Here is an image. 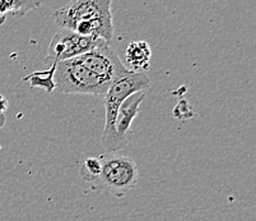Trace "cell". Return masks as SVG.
<instances>
[{
  "instance_id": "obj_7",
  "label": "cell",
  "mask_w": 256,
  "mask_h": 221,
  "mask_svg": "<svg viewBox=\"0 0 256 221\" xmlns=\"http://www.w3.org/2000/svg\"><path fill=\"white\" fill-rule=\"evenodd\" d=\"M144 99H146V92L142 91V92H136V94L129 96L121 104L118 118H116V133H118V138L122 141H126L125 136L132 128V120L136 119L139 114V108Z\"/></svg>"
},
{
  "instance_id": "obj_6",
  "label": "cell",
  "mask_w": 256,
  "mask_h": 221,
  "mask_svg": "<svg viewBox=\"0 0 256 221\" xmlns=\"http://www.w3.org/2000/svg\"><path fill=\"white\" fill-rule=\"evenodd\" d=\"M102 41L104 40L82 36L70 30L59 29L55 32L48 45L46 63L51 67L65 60L78 58L96 48Z\"/></svg>"
},
{
  "instance_id": "obj_8",
  "label": "cell",
  "mask_w": 256,
  "mask_h": 221,
  "mask_svg": "<svg viewBox=\"0 0 256 221\" xmlns=\"http://www.w3.org/2000/svg\"><path fill=\"white\" fill-rule=\"evenodd\" d=\"M150 58H152V49L150 44L144 40L132 41L125 51L124 66L130 72L144 73L150 69Z\"/></svg>"
},
{
  "instance_id": "obj_1",
  "label": "cell",
  "mask_w": 256,
  "mask_h": 221,
  "mask_svg": "<svg viewBox=\"0 0 256 221\" xmlns=\"http://www.w3.org/2000/svg\"><path fill=\"white\" fill-rule=\"evenodd\" d=\"M111 7V0H73L54 12L52 20L59 29L110 43L115 32Z\"/></svg>"
},
{
  "instance_id": "obj_2",
  "label": "cell",
  "mask_w": 256,
  "mask_h": 221,
  "mask_svg": "<svg viewBox=\"0 0 256 221\" xmlns=\"http://www.w3.org/2000/svg\"><path fill=\"white\" fill-rule=\"evenodd\" d=\"M150 85V81L146 73L128 72L125 76L114 81L104 94V104L106 120H104L101 142L108 153L116 152L128 145V142L118 138L116 133V118H118L121 104L136 92H142V91L146 92Z\"/></svg>"
},
{
  "instance_id": "obj_10",
  "label": "cell",
  "mask_w": 256,
  "mask_h": 221,
  "mask_svg": "<svg viewBox=\"0 0 256 221\" xmlns=\"http://www.w3.org/2000/svg\"><path fill=\"white\" fill-rule=\"evenodd\" d=\"M55 69H56V66H51L48 71L34 72V73H31L30 76L24 77L22 81H30L31 88L38 87L45 90L46 92H52L54 88H56V86H55V80H54Z\"/></svg>"
},
{
  "instance_id": "obj_5",
  "label": "cell",
  "mask_w": 256,
  "mask_h": 221,
  "mask_svg": "<svg viewBox=\"0 0 256 221\" xmlns=\"http://www.w3.org/2000/svg\"><path fill=\"white\" fill-rule=\"evenodd\" d=\"M76 59L107 85H111L114 81L118 80L120 77L130 72L107 41H102L96 48L87 51Z\"/></svg>"
},
{
  "instance_id": "obj_4",
  "label": "cell",
  "mask_w": 256,
  "mask_h": 221,
  "mask_svg": "<svg viewBox=\"0 0 256 221\" xmlns=\"http://www.w3.org/2000/svg\"><path fill=\"white\" fill-rule=\"evenodd\" d=\"M55 86L64 94L92 95L104 97L110 85L88 71L76 58L56 64Z\"/></svg>"
},
{
  "instance_id": "obj_11",
  "label": "cell",
  "mask_w": 256,
  "mask_h": 221,
  "mask_svg": "<svg viewBox=\"0 0 256 221\" xmlns=\"http://www.w3.org/2000/svg\"><path fill=\"white\" fill-rule=\"evenodd\" d=\"M101 160L100 157H87L80 164L79 167V175L84 181L94 183L101 174Z\"/></svg>"
},
{
  "instance_id": "obj_12",
  "label": "cell",
  "mask_w": 256,
  "mask_h": 221,
  "mask_svg": "<svg viewBox=\"0 0 256 221\" xmlns=\"http://www.w3.org/2000/svg\"><path fill=\"white\" fill-rule=\"evenodd\" d=\"M8 109V100L3 96V95H0V114H4Z\"/></svg>"
},
{
  "instance_id": "obj_3",
  "label": "cell",
  "mask_w": 256,
  "mask_h": 221,
  "mask_svg": "<svg viewBox=\"0 0 256 221\" xmlns=\"http://www.w3.org/2000/svg\"><path fill=\"white\" fill-rule=\"evenodd\" d=\"M101 174L93 185L114 197H122L138 183V165L129 156L104 153L100 156Z\"/></svg>"
},
{
  "instance_id": "obj_9",
  "label": "cell",
  "mask_w": 256,
  "mask_h": 221,
  "mask_svg": "<svg viewBox=\"0 0 256 221\" xmlns=\"http://www.w3.org/2000/svg\"><path fill=\"white\" fill-rule=\"evenodd\" d=\"M41 7L40 2H20V0H0V26L6 22L8 16L20 18L28 12Z\"/></svg>"
}]
</instances>
